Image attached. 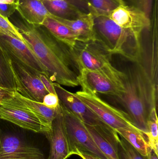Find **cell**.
<instances>
[{
    "mask_svg": "<svg viewBox=\"0 0 158 159\" xmlns=\"http://www.w3.org/2000/svg\"><path fill=\"white\" fill-rule=\"evenodd\" d=\"M0 46L9 57L37 73L44 74L48 77L45 67L22 41L6 34H0Z\"/></svg>",
    "mask_w": 158,
    "mask_h": 159,
    "instance_id": "cell-10",
    "label": "cell"
},
{
    "mask_svg": "<svg viewBox=\"0 0 158 159\" xmlns=\"http://www.w3.org/2000/svg\"><path fill=\"white\" fill-rule=\"evenodd\" d=\"M85 124L98 147L107 159H120L118 153L119 134L109 127Z\"/></svg>",
    "mask_w": 158,
    "mask_h": 159,
    "instance_id": "cell-15",
    "label": "cell"
},
{
    "mask_svg": "<svg viewBox=\"0 0 158 159\" xmlns=\"http://www.w3.org/2000/svg\"><path fill=\"white\" fill-rule=\"evenodd\" d=\"M42 26L56 40L68 48L74 46L77 42V37L72 31L65 24L51 16L45 19Z\"/></svg>",
    "mask_w": 158,
    "mask_h": 159,
    "instance_id": "cell-19",
    "label": "cell"
},
{
    "mask_svg": "<svg viewBox=\"0 0 158 159\" xmlns=\"http://www.w3.org/2000/svg\"><path fill=\"white\" fill-rule=\"evenodd\" d=\"M125 73L112 65L100 70H83L78 76L82 90L100 93L120 99L125 92Z\"/></svg>",
    "mask_w": 158,
    "mask_h": 159,
    "instance_id": "cell-4",
    "label": "cell"
},
{
    "mask_svg": "<svg viewBox=\"0 0 158 159\" xmlns=\"http://www.w3.org/2000/svg\"><path fill=\"white\" fill-rule=\"evenodd\" d=\"M96 14L107 15L118 6L122 0H87Z\"/></svg>",
    "mask_w": 158,
    "mask_h": 159,
    "instance_id": "cell-25",
    "label": "cell"
},
{
    "mask_svg": "<svg viewBox=\"0 0 158 159\" xmlns=\"http://www.w3.org/2000/svg\"><path fill=\"white\" fill-rule=\"evenodd\" d=\"M42 103L52 109H57L60 106L59 100L57 94L48 93L44 97Z\"/></svg>",
    "mask_w": 158,
    "mask_h": 159,
    "instance_id": "cell-27",
    "label": "cell"
},
{
    "mask_svg": "<svg viewBox=\"0 0 158 159\" xmlns=\"http://www.w3.org/2000/svg\"><path fill=\"white\" fill-rule=\"evenodd\" d=\"M68 51L79 74L83 70H100L112 65L113 55L97 38L87 42L77 41Z\"/></svg>",
    "mask_w": 158,
    "mask_h": 159,
    "instance_id": "cell-5",
    "label": "cell"
},
{
    "mask_svg": "<svg viewBox=\"0 0 158 159\" xmlns=\"http://www.w3.org/2000/svg\"><path fill=\"white\" fill-rule=\"evenodd\" d=\"M44 157L40 148L15 134L0 133V159H27Z\"/></svg>",
    "mask_w": 158,
    "mask_h": 159,
    "instance_id": "cell-12",
    "label": "cell"
},
{
    "mask_svg": "<svg viewBox=\"0 0 158 159\" xmlns=\"http://www.w3.org/2000/svg\"><path fill=\"white\" fill-rule=\"evenodd\" d=\"M154 0H136V5L148 17L151 18V12L153 8Z\"/></svg>",
    "mask_w": 158,
    "mask_h": 159,
    "instance_id": "cell-29",
    "label": "cell"
},
{
    "mask_svg": "<svg viewBox=\"0 0 158 159\" xmlns=\"http://www.w3.org/2000/svg\"><path fill=\"white\" fill-rule=\"evenodd\" d=\"M42 2L51 15L65 19H76L86 14L66 0H43Z\"/></svg>",
    "mask_w": 158,
    "mask_h": 159,
    "instance_id": "cell-20",
    "label": "cell"
},
{
    "mask_svg": "<svg viewBox=\"0 0 158 159\" xmlns=\"http://www.w3.org/2000/svg\"><path fill=\"white\" fill-rule=\"evenodd\" d=\"M0 119L35 133H43L44 132L37 117L19 105L13 97L0 101Z\"/></svg>",
    "mask_w": 158,
    "mask_h": 159,
    "instance_id": "cell-11",
    "label": "cell"
},
{
    "mask_svg": "<svg viewBox=\"0 0 158 159\" xmlns=\"http://www.w3.org/2000/svg\"><path fill=\"white\" fill-rule=\"evenodd\" d=\"M124 73L125 92L118 100L134 125L145 134L149 115L157 109L158 94L153 90L142 63H134Z\"/></svg>",
    "mask_w": 158,
    "mask_h": 159,
    "instance_id": "cell-2",
    "label": "cell"
},
{
    "mask_svg": "<svg viewBox=\"0 0 158 159\" xmlns=\"http://www.w3.org/2000/svg\"><path fill=\"white\" fill-rule=\"evenodd\" d=\"M107 16L117 25L135 34L142 35L151 27V20L136 6L127 5L122 0Z\"/></svg>",
    "mask_w": 158,
    "mask_h": 159,
    "instance_id": "cell-9",
    "label": "cell"
},
{
    "mask_svg": "<svg viewBox=\"0 0 158 159\" xmlns=\"http://www.w3.org/2000/svg\"><path fill=\"white\" fill-rule=\"evenodd\" d=\"M60 105L72 155L80 152L100 159H107L97 146L84 123L61 104Z\"/></svg>",
    "mask_w": 158,
    "mask_h": 159,
    "instance_id": "cell-6",
    "label": "cell"
},
{
    "mask_svg": "<svg viewBox=\"0 0 158 159\" xmlns=\"http://www.w3.org/2000/svg\"><path fill=\"white\" fill-rule=\"evenodd\" d=\"M158 155L151 149L147 157V159H158Z\"/></svg>",
    "mask_w": 158,
    "mask_h": 159,
    "instance_id": "cell-34",
    "label": "cell"
},
{
    "mask_svg": "<svg viewBox=\"0 0 158 159\" xmlns=\"http://www.w3.org/2000/svg\"><path fill=\"white\" fill-rule=\"evenodd\" d=\"M94 15L96 38L109 51L133 63H142L143 55L142 35L122 28L106 15Z\"/></svg>",
    "mask_w": 158,
    "mask_h": 159,
    "instance_id": "cell-3",
    "label": "cell"
},
{
    "mask_svg": "<svg viewBox=\"0 0 158 159\" xmlns=\"http://www.w3.org/2000/svg\"><path fill=\"white\" fill-rule=\"evenodd\" d=\"M16 10V4H11L0 3V15L5 17H9Z\"/></svg>",
    "mask_w": 158,
    "mask_h": 159,
    "instance_id": "cell-30",
    "label": "cell"
},
{
    "mask_svg": "<svg viewBox=\"0 0 158 159\" xmlns=\"http://www.w3.org/2000/svg\"><path fill=\"white\" fill-rule=\"evenodd\" d=\"M27 159H45L44 157H41Z\"/></svg>",
    "mask_w": 158,
    "mask_h": 159,
    "instance_id": "cell-36",
    "label": "cell"
},
{
    "mask_svg": "<svg viewBox=\"0 0 158 159\" xmlns=\"http://www.w3.org/2000/svg\"><path fill=\"white\" fill-rule=\"evenodd\" d=\"M53 85L60 103L84 124L91 126L109 127L82 102L75 93L67 90L58 83L53 82Z\"/></svg>",
    "mask_w": 158,
    "mask_h": 159,
    "instance_id": "cell-14",
    "label": "cell"
},
{
    "mask_svg": "<svg viewBox=\"0 0 158 159\" xmlns=\"http://www.w3.org/2000/svg\"><path fill=\"white\" fill-rule=\"evenodd\" d=\"M16 3L15 0H0V3L11 4Z\"/></svg>",
    "mask_w": 158,
    "mask_h": 159,
    "instance_id": "cell-35",
    "label": "cell"
},
{
    "mask_svg": "<svg viewBox=\"0 0 158 159\" xmlns=\"http://www.w3.org/2000/svg\"><path fill=\"white\" fill-rule=\"evenodd\" d=\"M158 120L157 109L151 112L147 122V132L145 134L150 148L158 156Z\"/></svg>",
    "mask_w": 158,
    "mask_h": 159,
    "instance_id": "cell-23",
    "label": "cell"
},
{
    "mask_svg": "<svg viewBox=\"0 0 158 159\" xmlns=\"http://www.w3.org/2000/svg\"><path fill=\"white\" fill-rule=\"evenodd\" d=\"M39 27L28 24L17 28L25 43L46 68L52 82L68 87L79 86V71L70 58L68 47Z\"/></svg>",
    "mask_w": 158,
    "mask_h": 159,
    "instance_id": "cell-1",
    "label": "cell"
},
{
    "mask_svg": "<svg viewBox=\"0 0 158 159\" xmlns=\"http://www.w3.org/2000/svg\"><path fill=\"white\" fill-rule=\"evenodd\" d=\"M42 134L50 144L47 159H67L72 156L61 107L52 122L51 130Z\"/></svg>",
    "mask_w": 158,
    "mask_h": 159,
    "instance_id": "cell-13",
    "label": "cell"
},
{
    "mask_svg": "<svg viewBox=\"0 0 158 159\" xmlns=\"http://www.w3.org/2000/svg\"><path fill=\"white\" fill-rule=\"evenodd\" d=\"M0 34H6L25 43L23 36L16 26L14 25L8 18L0 15Z\"/></svg>",
    "mask_w": 158,
    "mask_h": 159,
    "instance_id": "cell-26",
    "label": "cell"
},
{
    "mask_svg": "<svg viewBox=\"0 0 158 159\" xmlns=\"http://www.w3.org/2000/svg\"><path fill=\"white\" fill-rule=\"evenodd\" d=\"M14 92V91L0 87V101L12 98Z\"/></svg>",
    "mask_w": 158,
    "mask_h": 159,
    "instance_id": "cell-32",
    "label": "cell"
},
{
    "mask_svg": "<svg viewBox=\"0 0 158 159\" xmlns=\"http://www.w3.org/2000/svg\"><path fill=\"white\" fill-rule=\"evenodd\" d=\"M15 2H16V0H15Z\"/></svg>",
    "mask_w": 158,
    "mask_h": 159,
    "instance_id": "cell-37",
    "label": "cell"
},
{
    "mask_svg": "<svg viewBox=\"0 0 158 159\" xmlns=\"http://www.w3.org/2000/svg\"><path fill=\"white\" fill-rule=\"evenodd\" d=\"M51 17L68 27L77 37V41L87 42L96 39L94 28V15L84 14L72 20L65 19L51 15Z\"/></svg>",
    "mask_w": 158,
    "mask_h": 159,
    "instance_id": "cell-17",
    "label": "cell"
},
{
    "mask_svg": "<svg viewBox=\"0 0 158 159\" xmlns=\"http://www.w3.org/2000/svg\"><path fill=\"white\" fill-rule=\"evenodd\" d=\"M120 136L130 143L141 155L147 157L151 150L145 135L141 131L122 128L116 131Z\"/></svg>",
    "mask_w": 158,
    "mask_h": 159,
    "instance_id": "cell-21",
    "label": "cell"
},
{
    "mask_svg": "<svg viewBox=\"0 0 158 159\" xmlns=\"http://www.w3.org/2000/svg\"><path fill=\"white\" fill-rule=\"evenodd\" d=\"M13 98L19 105L37 117L44 129V132L51 130L52 122L60 110V105L57 109L49 108L41 102L24 97L17 91L14 92Z\"/></svg>",
    "mask_w": 158,
    "mask_h": 159,
    "instance_id": "cell-16",
    "label": "cell"
},
{
    "mask_svg": "<svg viewBox=\"0 0 158 159\" xmlns=\"http://www.w3.org/2000/svg\"><path fill=\"white\" fill-rule=\"evenodd\" d=\"M76 155L79 156L83 159H100L96 157H94V156L84 154V153H80V152H78V153H76Z\"/></svg>",
    "mask_w": 158,
    "mask_h": 159,
    "instance_id": "cell-33",
    "label": "cell"
},
{
    "mask_svg": "<svg viewBox=\"0 0 158 159\" xmlns=\"http://www.w3.org/2000/svg\"><path fill=\"white\" fill-rule=\"evenodd\" d=\"M19 93L26 98L42 102L49 93L38 76V73L9 57Z\"/></svg>",
    "mask_w": 158,
    "mask_h": 159,
    "instance_id": "cell-8",
    "label": "cell"
},
{
    "mask_svg": "<svg viewBox=\"0 0 158 159\" xmlns=\"http://www.w3.org/2000/svg\"><path fill=\"white\" fill-rule=\"evenodd\" d=\"M16 10L30 25L42 26L51 15L42 0H16Z\"/></svg>",
    "mask_w": 158,
    "mask_h": 159,
    "instance_id": "cell-18",
    "label": "cell"
},
{
    "mask_svg": "<svg viewBox=\"0 0 158 159\" xmlns=\"http://www.w3.org/2000/svg\"><path fill=\"white\" fill-rule=\"evenodd\" d=\"M43 1V0H42ZM78 7L80 10L86 14L95 13L93 8L90 5L87 0H66Z\"/></svg>",
    "mask_w": 158,
    "mask_h": 159,
    "instance_id": "cell-28",
    "label": "cell"
},
{
    "mask_svg": "<svg viewBox=\"0 0 158 159\" xmlns=\"http://www.w3.org/2000/svg\"><path fill=\"white\" fill-rule=\"evenodd\" d=\"M38 76L49 93L57 94L54 87L53 82L50 80L47 75L44 74L40 73L38 74Z\"/></svg>",
    "mask_w": 158,
    "mask_h": 159,
    "instance_id": "cell-31",
    "label": "cell"
},
{
    "mask_svg": "<svg viewBox=\"0 0 158 159\" xmlns=\"http://www.w3.org/2000/svg\"><path fill=\"white\" fill-rule=\"evenodd\" d=\"M0 87L16 91L17 85L10 59L0 46Z\"/></svg>",
    "mask_w": 158,
    "mask_h": 159,
    "instance_id": "cell-22",
    "label": "cell"
},
{
    "mask_svg": "<svg viewBox=\"0 0 158 159\" xmlns=\"http://www.w3.org/2000/svg\"><path fill=\"white\" fill-rule=\"evenodd\" d=\"M75 94L105 124L115 131L122 128L141 131L134 125L127 112L110 105L96 93L81 90L77 92Z\"/></svg>",
    "mask_w": 158,
    "mask_h": 159,
    "instance_id": "cell-7",
    "label": "cell"
},
{
    "mask_svg": "<svg viewBox=\"0 0 158 159\" xmlns=\"http://www.w3.org/2000/svg\"><path fill=\"white\" fill-rule=\"evenodd\" d=\"M117 148L120 159H147V157L141 155L130 143L120 135L118 139Z\"/></svg>",
    "mask_w": 158,
    "mask_h": 159,
    "instance_id": "cell-24",
    "label": "cell"
}]
</instances>
